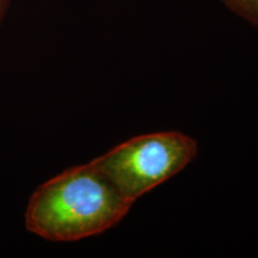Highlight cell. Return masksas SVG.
<instances>
[{
    "instance_id": "6da1fadb",
    "label": "cell",
    "mask_w": 258,
    "mask_h": 258,
    "mask_svg": "<svg viewBox=\"0 0 258 258\" xmlns=\"http://www.w3.org/2000/svg\"><path fill=\"white\" fill-rule=\"evenodd\" d=\"M133 203L90 161L64 170L32 192L25 227L46 240L71 243L115 227Z\"/></svg>"
},
{
    "instance_id": "7a4b0ae2",
    "label": "cell",
    "mask_w": 258,
    "mask_h": 258,
    "mask_svg": "<svg viewBox=\"0 0 258 258\" xmlns=\"http://www.w3.org/2000/svg\"><path fill=\"white\" fill-rule=\"evenodd\" d=\"M198 143L182 132H157L134 137L91 163L135 201L178 175L195 159Z\"/></svg>"
},
{
    "instance_id": "3957f363",
    "label": "cell",
    "mask_w": 258,
    "mask_h": 258,
    "mask_svg": "<svg viewBox=\"0 0 258 258\" xmlns=\"http://www.w3.org/2000/svg\"><path fill=\"white\" fill-rule=\"evenodd\" d=\"M231 11L258 28V0H221Z\"/></svg>"
},
{
    "instance_id": "277c9868",
    "label": "cell",
    "mask_w": 258,
    "mask_h": 258,
    "mask_svg": "<svg viewBox=\"0 0 258 258\" xmlns=\"http://www.w3.org/2000/svg\"><path fill=\"white\" fill-rule=\"evenodd\" d=\"M10 2L11 0H0V27H2L3 19H4L6 11H8L10 6Z\"/></svg>"
}]
</instances>
